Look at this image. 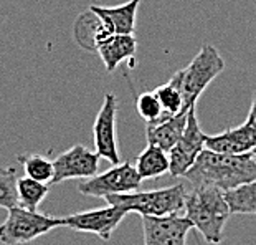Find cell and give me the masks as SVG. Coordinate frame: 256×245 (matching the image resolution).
I'll use <instances>...</instances> for the list:
<instances>
[{"instance_id": "1", "label": "cell", "mask_w": 256, "mask_h": 245, "mask_svg": "<svg viewBox=\"0 0 256 245\" xmlns=\"http://www.w3.org/2000/svg\"><path fill=\"white\" fill-rule=\"evenodd\" d=\"M184 177L192 187L212 186L228 192L256 179V159L248 154H220L204 149Z\"/></svg>"}, {"instance_id": "2", "label": "cell", "mask_w": 256, "mask_h": 245, "mask_svg": "<svg viewBox=\"0 0 256 245\" xmlns=\"http://www.w3.org/2000/svg\"><path fill=\"white\" fill-rule=\"evenodd\" d=\"M185 215L206 242L220 243L232 209L223 190L212 186L192 187L185 202Z\"/></svg>"}, {"instance_id": "3", "label": "cell", "mask_w": 256, "mask_h": 245, "mask_svg": "<svg viewBox=\"0 0 256 245\" xmlns=\"http://www.w3.org/2000/svg\"><path fill=\"white\" fill-rule=\"evenodd\" d=\"M188 190L185 184H176L170 187H162L154 190H136L129 194L108 195L104 200L110 205L124 209L129 212H138L140 217H167L178 214L185 209Z\"/></svg>"}, {"instance_id": "4", "label": "cell", "mask_w": 256, "mask_h": 245, "mask_svg": "<svg viewBox=\"0 0 256 245\" xmlns=\"http://www.w3.org/2000/svg\"><path fill=\"white\" fill-rule=\"evenodd\" d=\"M225 70V62L220 57L215 47L205 43L200 48L194 60L187 65V68L178 70L172 76L177 81L178 88L182 91L184 98V110L188 111L195 106L200 95L206 90L212 81Z\"/></svg>"}, {"instance_id": "5", "label": "cell", "mask_w": 256, "mask_h": 245, "mask_svg": "<svg viewBox=\"0 0 256 245\" xmlns=\"http://www.w3.org/2000/svg\"><path fill=\"white\" fill-rule=\"evenodd\" d=\"M63 225V219L14 205L8 209L7 219L0 224V242L5 245L28 243Z\"/></svg>"}, {"instance_id": "6", "label": "cell", "mask_w": 256, "mask_h": 245, "mask_svg": "<svg viewBox=\"0 0 256 245\" xmlns=\"http://www.w3.org/2000/svg\"><path fill=\"white\" fill-rule=\"evenodd\" d=\"M140 184H142V177L139 176L136 166L124 161L100 176L96 174L90 179H83L78 184V190L83 195H91V197H108L114 194L136 192Z\"/></svg>"}, {"instance_id": "7", "label": "cell", "mask_w": 256, "mask_h": 245, "mask_svg": "<svg viewBox=\"0 0 256 245\" xmlns=\"http://www.w3.org/2000/svg\"><path fill=\"white\" fill-rule=\"evenodd\" d=\"M206 134L202 131L195 106L190 108L188 111V121L180 139L168 152V159H170V176L182 177L187 174V171L195 164L197 157L205 149Z\"/></svg>"}, {"instance_id": "8", "label": "cell", "mask_w": 256, "mask_h": 245, "mask_svg": "<svg viewBox=\"0 0 256 245\" xmlns=\"http://www.w3.org/2000/svg\"><path fill=\"white\" fill-rule=\"evenodd\" d=\"M126 215L128 212L124 209L108 204V207L76 212V214L63 217V227L72 228L73 232L92 233V235L100 237L101 240L108 242L111 238L112 232L116 230L118 225L121 224Z\"/></svg>"}, {"instance_id": "9", "label": "cell", "mask_w": 256, "mask_h": 245, "mask_svg": "<svg viewBox=\"0 0 256 245\" xmlns=\"http://www.w3.org/2000/svg\"><path fill=\"white\" fill-rule=\"evenodd\" d=\"M116 114L118 98L112 93H106L100 111L96 114L92 134H94V149L100 157H104L112 166L121 164L118 141H116Z\"/></svg>"}, {"instance_id": "10", "label": "cell", "mask_w": 256, "mask_h": 245, "mask_svg": "<svg viewBox=\"0 0 256 245\" xmlns=\"http://www.w3.org/2000/svg\"><path fill=\"white\" fill-rule=\"evenodd\" d=\"M144 228V245H187V235L194 224L187 215L140 217Z\"/></svg>"}, {"instance_id": "11", "label": "cell", "mask_w": 256, "mask_h": 245, "mask_svg": "<svg viewBox=\"0 0 256 245\" xmlns=\"http://www.w3.org/2000/svg\"><path fill=\"white\" fill-rule=\"evenodd\" d=\"M53 162H55V176L52 184L68 179H90L98 174L100 154L83 144H74L63 154H60Z\"/></svg>"}, {"instance_id": "12", "label": "cell", "mask_w": 256, "mask_h": 245, "mask_svg": "<svg viewBox=\"0 0 256 245\" xmlns=\"http://www.w3.org/2000/svg\"><path fill=\"white\" fill-rule=\"evenodd\" d=\"M256 148V129L248 123L242 126L226 129L220 134L206 136L205 149H210L220 154H248Z\"/></svg>"}, {"instance_id": "13", "label": "cell", "mask_w": 256, "mask_h": 245, "mask_svg": "<svg viewBox=\"0 0 256 245\" xmlns=\"http://www.w3.org/2000/svg\"><path fill=\"white\" fill-rule=\"evenodd\" d=\"M188 111H182L178 114H174V116L164 114L159 121L147 124L146 128L147 144L159 146L166 152H170V149L177 144V141L180 139L185 128H187Z\"/></svg>"}, {"instance_id": "14", "label": "cell", "mask_w": 256, "mask_h": 245, "mask_svg": "<svg viewBox=\"0 0 256 245\" xmlns=\"http://www.w3.org/2000/svg\"><path fill=\"white\" fill-rule=\"evenodd\" d=\"M140 0H129V2L118 5V7H101L91 5L92 10L104 27L114 35H134L136 30V15H138Z\"/></svg>"}, {"instance_id": "15", "label": "cell", "mask_w": 256, "mask_h": 245, "mask_svg": "<svg viewBox=\"0 0 256 245\" xmlns=\"http://www.w3.org/2000/svg\"><path fill=\"white\" fill-rule=\"evenodd\" d=\"M136 50H138V40L134 35H108L96 47V53L110 73L122 62L134 58Z\"/></svg>"}, {"instance_id": "16", "label": "cell", "mask_w": 256, "mask_h": 245, "mask_svg": "<svg viewBox=\"0 0 256 245\" xmlns=\"http://www.w3.org/2000/svg\"><path fill=\"white\" fill-rule=\"evenodd\" d=\"M73 34H74V40L78 42V45L81 48H84V50H88V52H94V53H96L98 43L101 40H104L108 35H114L106 29L101 19L90 9H88V12L81 14L80 17L76 19Z\"/></svg>"}, {"instance_id": "17", "label": "cell", "mask_w": 256, "mask_h": 245, "mask_svg": "<svg viewBox=\"0 0 256 245\" xmlns=\"http://www.w3.org/2000/svg\"><path fill=\"white\" fill-rule=\"evenodd\" d=\"M134 166L138 169L139 176L142 177V181H146V179H157L164 176L166 172H170L168 152L154 144L146 146V149L138 156Z\"/></svg>"}, {"instance_id": "18", "label": "cell", "mask_w": 256, "mask_h": 245, "mask_svg": "<svg viewBox=\"0 0 256 245\" xmlns=\"http://www.w3.org/2000/svg\"><path fill=\"white\" fill-rule=\"evenodd\" d=\"M50 192V186L35 181L28 176L17 179V205L28 210H36L42 200Z\"/></svg>"}, {"instance_id": "19", "label": "cell", "mask_w": 256, "mask_h": 245, "mask_svg": "<svg viewBox=\"0 0 256 245\" xmlns=\"http://www.w3.org/2000/svg\"><path fill=\"white\" fill-rule=\"evenodd\" d=\"M232 214L256 215V179L225 192Z\"/></svg>"}, {"instance_id": "20", "label": "cell", "mask_w": 256, "mask_h": 245, "mask_svg": "<svg viewBox=\"0 0 256 245\" xmlns=\"http://www.w3.org/2000/svg\"><path fill=\"white\" fill-rule=\"evenodd\" d=\"M18 161L25 171V176H28L40 182H52L55 176V162L42 154H20Z\"/></svg>"}, {"instance_id": "21", "label": "cell", "mask_w": 256, "mask_h": 245, "mask_svg": "<svg viewBox=\"0 0 256 245\" xmlns=\"http://www.w3.org/2000/svg\"><path fill=\"white\" fill-rule=\"evenodd\" d=\"M157 98H159L162 110L167 114V116H174V114H178L185 111L184 110V98H182V91L178 88L177 81L170 78L167 83L157 86L154 90Z\"/></svg>"}, {"instance_id": "22", "label": "cell", "mask_w": 256, "mask_h": 245, "mask_svg": "<svg viewBox=\"0 0 256 245\" xmlns=\"http://www.w3.org/2000/svg\"><path fill=\"white\" fill-rule=\"evenodd\" d=\"M136 110L138 114L144 121L149 123H156L164 116V110H162V105L157 98L156 91H146V93H140L136 100Z\"/></svg>"}, {"instance_id": "23", "label": "cell", "mask_w": 256, "mask_h": 245, "mask_svg": "<svg viewBox=\"0 0 256 245\" xmlns=\"http://www.w3.org/2000/svg\"><path fill=\"white\" fill-rule=\"evenodd\" d=\"M17 205V174L15 169L0 174V207L10 209Z\"/></svg>"}, {"instance_id": "24", "label": "cell", "mask_w": 256, "mask_h": 245, "mask_svg": "<svg viewBox=\"0 0 256 245\" xmlns=\"http://www.w3.org/2000/svg\"><path fill=\"white\" fill-rule=\"evenodd\" d=\"M246 123H248L253 129H256V91H254V95H253V103H252V108H250Z\"/></svg>"}, {"instance_id": "25", "label": "cell", "mask_w": 256, "mask_h": 245, "mask_svg": "<svg viewBox=\"0 0 256 245\" xmlns=\"http://www.w3.org/2000/svg\"><path fill=\"white\" fill-rule=\"evenodd\" d=\"M10 169H12V167H2V166H0V174H4V172H8Z\"/></svg>"}, {"instance_id": "26", "label": "cell", "mask_w": 256, "mask_h": 245, "mask_svg": "<svg viewBox=\"0 0 256 245\" xmlns=\"http://www.w3.org/2000/svg\"><path fill=\"white\" fill-rule=\"evenodd\" d=\"M253 156H254V159H256V148L253 149Z\"/></svg>"}]
</instances>
